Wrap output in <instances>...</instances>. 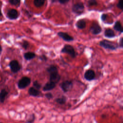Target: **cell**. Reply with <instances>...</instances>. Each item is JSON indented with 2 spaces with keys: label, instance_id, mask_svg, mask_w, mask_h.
Masks as SVG:
<instances>
[{
  "label": "cell",
  "instance_id": "1",
  "mask_svg": "<svg viewBox=\"0 0 123 123\" xmlns=\"http://www.w3.org/2000/svg\"><path fill=\"white\" fill-rule=\"evenodd\" d=\"M99 44L101 47L111 50H115L119 48V45L117 43L106 39H103L100 41Z\"/></svg>",
  "mask_w": 123,
  "mask_h": 123
},
{
  "label": "cell",
  "instance_id": "2",
  "mask_svg": "<svg viewBox=\"0 0 123 123\" xmlns=\"http://www.w3.org/2000/svg\"><path fill=\"white\" fill-rule=\"evenodd\" d=\"M61 53H67L72 58H74L76 57V52L74 47L70 45L66 44L61 49Z\"/></svg>",
  "mask_w": 123,
  "mask_h": 123
},
{
  "label": "cell",
  "instance_id": "3",
  "mask_svg": "<svg viewBox=\"0 0 123 123\" xmlns=\"http://www.w3.org/2000/svg\"><path fill=\"white\" fill-rule=\"evenodd\" d=\"M31 83V79L27 76H24L21 78L17 83V86L20 89H24L28 86Z\"/></svg>",
  "mask_w": 123,
  "mask_h": 123
},
{
  "label": "cell",
  "instance_id": "4",
  "mask_svg": "<svg viewBox=\"0 0 123 123\" xmlns=\"http://www.w3.org/2000/svg\"><path fill=\"white\" fill-rule=\"evenodd\" d=\"M84 5L81 2L76 3L72 6V11L77 14H82L84 12Z\"/></svg>",
  "mask_w": 123,
  "mask_h": 123
},
{
  "label": "cell",
  "instance_id": "5",
  "mask_svg": "<svg viewBox=\"0 0 123 123\" xmlns=\"http://www.w3.org/2000/svg\"><path fill=\"white\" fill-rule=\"evenodd\" d=\"M60 86L62 90L64 93H66L72 89L73 86V83L71 81L66 80L61 83Z\"/></svg>",
  "mask_w": 123,
  "mask_h": 123
},
{
  "label": "cell",
  "instance_id": "6",
  "mask_svg": "<svg viewBox=\"0 0 123 123\" xmlns=\"http://www.w3.org/2000/svg\"><path fill=\"white\" fill-rule=\"evenodd\" d=\"M102 31V28L99 24L96 22H94L90 28V31L94 35H97L101 33Z\"/></svg>",
  "mask_w": 123,
  "mask_h": 123
},
{
  "label": "cell",
  "instance_id": "7",
  "mask_svg": "<svg viewBox=\"0 0 123 123\" xmlns=\"http://www.w3.org/2000/svg\"><path fill=\"white\" fill-rule=\"evenodd\" d=\"M9 66L13 73H16L21 70V66L17 60H12L9 63Z\"/></svg>",
  "mask_w": 123,
  "mask_h": 123
},
{
  "label": "cell",
  "instance_id": "8",
  "mask_svg": "<svg viewBox=\"0 0 123 123\" xmlns=\"http://www.w3.org/2000/svg\"><path fill=\"white\" fill-rule=\"evenodd\" d=\"M7 17L10 20H15L19 17L18 11L14 9L9 10L7 12Z\"/></svg>",
  "mask_w": 123,
  "mask_h": 123
},
{
  "label": "cell",
  "instance_id": "9",
  "mask_svg": "<svg viewBox=\"0 0 123 123\" xmlns=\"http://www.w3.org/2000/svg\"><path fill=\"white\" fill-rule=\"evenodd\" d=\"M58 36L62 38L63 40L67 41V42H70L73 41L74 40V38L73 37L69 35L68 33L66 32H59L57 33Z\"/></svg>",
  "mask_w": 123,
  "mask_h": 123
},
{
  "label": "cell",
  "instance_id": "10",
  "mask_svg": "<svg viewBox=\"0 0 123 123\" xmlns=\"http://www.w3.org/2000/svg\"><path fill=\"white\" fill-rule=\"evenodd\" d=\"M84 78L86 80L88 81H90L94 80L95 78V72L92 70H87L85 73Z\"/></svg>",
  "mask_w": 123,
  "mask_h": 123
},
{
  "label": "cell",
  "instance_id": "11",
  "mask_svg": "<svg viewBox=\"0 0 123 123\" xmlns=\"http://www.w3.org/2000/svg\"><path fill=\"white\" fill-rule=\"evenodd\" d=\"M49 74V81L53 82L55 84L58 83L61 79V76L59 74L58 72L50 74Z\"/></svg>",
  "mask_w": 123,
  "mask_h": 123
},
{
  "label": "cell",
  "instance_id": "12",
  "mask_svg": "<svg viewBox=\"0 0 123 123\" xmlns=\"http://www.w3.org/2000/svg\"><path fill=\"white\" fill-rule=\"evenodd\" d=\"M56 84L49 81V82H47L43 86V90L44 91H48L51 90L56 87Z\"/></svg>",
  "mask_w": 123,
  "mask_h": 123
},
{
  "label": "cell",
  "instance_id": "13",
  "mask_svg": "<svg viewBox=\"0 0 123 123\" xmlns=\"http://www.w3.org/2000/svg\"><path fill=\"white\" fill-rule=\"evenodd\" d=\"M28 94L30 96L32 97H38L40 94V92L39 90L36 89L34 87H31L29 88L28 91Z\"/></svg>",
  "mask_w": 123,
  "mask_h": 123
},
{
  "label": "cell",
  "instance_id": "14",
  "mask_svg": "<svg viewBox=\"0 0 123 123\" xmlns=\"http://www.w3.org/2000/svg\"><path fill=\"white\" fill-rule=\"evenodd\" d=\"M104 35L107 38H113L116 36L114 31L110 28L106 29L104 31Z\"/></svg>",
  "mask_w": 123,
  "mask_h": 123
},
{
  "label": "cell",
  "instance_id": "15",
  "mask_svg": "<svg viewBox=\"0 0 123 123\" xmlns=\"http://www.w3.org/2000/svg\"><path fill=\"white\" fill-rule=\"evenodd\" d=\"M75 25L78 29H83L86 26V22L84 19H80L76 22Z\"/></svg>",
  "mask_w": 123,
  "mask_h": 123
},
{
  "label": "cell",
  "instance_id": "16",
  "mask_svg": "<svg viewBox=\"0 0 123 123\" xmlns=\"http://www.w3.org/2000/svg\"><path fill=\"white\" fill-rule=\"evenodd\" d=\"M36 55L35 53L33 52H30V51L25 52L24 54V58L27 61L32 60L34 59L36 57Z\"/></svg>",
  "mask_w": 123,
  "mask_h": 123
},
{
  "label": "cell",
  "instance_id": "17",
  "mask_svg": "<svg viewBox=\"0 0 123 123\" xmlns=\"http://www.w3.org/2000/svg\"><path fill=\"white\" fill-rule=\"evenodd\" d=\"M113 28L114 29L117 31L119 32L120 33H122L123 32V29L122 25L121 24V22L119 21H117L113 26Z\"/></svg>",
  "mask_w": 123,
  "mask_h": 123
},
{
  "label": "cell",
  "instance_id": "18",
  "mask_svg": "<svg viewBox=\"0 0 123 123\" xmlns=\"http://www.w3.org/2000/svg\"><path fill=\"white\" fill-rule=\"evenodd\" d=\"M8 94V92L5 89H2L0 92V102L1 103H3L5 99V98L7 96Z\"/></svg>",
  "mask_w": 123,
  "mask_h": 123
},
{
  "label": "cell",
  "instance_id": "19",
  "mask_svg": "<svg viewBox=\"0 0 123 123\" xmlns=\"http://www.w3.org/2000/svg\"><path fill=\"white\" fill-rule=\"evenodd\" d=\"M55 101L59 104H64L66 101V98L65 96H62V97L61 98H56L55 99Z\"/></svg>",
  "mask_w": 123,
  "mask_h": 123
},
{
  "label": "cell",
  "instance_id": "20",
  "mask_svg": "<svg viewBox=\"0 0 123 123\" xmlns=\"http://www.w3.org/2000/svg\"><path fill=\"white\" fill-rule=\"evenodd\" d=\"M45 0H34V4L37 7H42L45 3Z\"/></svg>",
  "mask_w": 123,
  "mask_h": 123
},
{
  "label": "cell",
  "instance_id": "21",
  "mask_svg": "<svg viewBox=\"0 0 123 123\" xmlns=\"http://www.w3.org/2000/svg\"><path fill=\"white\" fill-rule=\"evenodd\" d=\"M9 2L14 6H19L21 3V0H9Z\"/></svg>",
  "mask_w": 123,
  "mask_h": 123
},
{
  "label": "cell",
  "instance_id": "22",
  "mask_svg": "<svg viewBox=\"0 0 123 123\" xmlns=\"http://www.w3.org/2000/svg\"><path fill=\"white\" fill-rule=\"evenodd\" d=\"M29 43L26 40H24L22 43V47L25 49H27L29 47Z\"/></svg>",
  "mask_w": 123,
  "mask_h": 123
},
{
  "label": "cell",
  "instance_id": "23",
  "mask_svg": "<svg viewBox=\"0 0 123 123\" xmlns=\"http://www.w3.org/2000/svg\"><path fill=\"white\" fill-rule=\"evenodd\" d=\"M33 87H34L35 88H36L38 90H39L41 87V85L39 83V82L37 80H36L33 82Z\"/></svg>",
  "mask_w": 123,
  "mask_h": 123
},
{
  "label": "cell",
  "instance_id": "24",
  "mask_svg": "<svg viewBox=\"0 0 123 123\" xmlns=\"http://www.w3.org/2000/svg\"><path fill=\"white\" fill-rule=\"evenodd\" d=\"M35 120V115L34 114H32L30 115V117L28 119V120L26 121L27 123H32L34 122Z\"/></svg>",
  "mask_w": 123,
  "mask_h": 123
},
{
  "label": "cell",
  "instance_id": "25",
  "mask_svg": "<svg viewBox=\"0 0 123 123\" xmlns=\"http://www.w3.org/2000/svg\"><path fill=\"white\" fill-rule=\"evenodd\" d=\"M87 2L89 6L97 5L98 4V3L96 0H88Z\"/></svg>",
  "mask_w": 123,
  "mask_h": 123
},
{
  "label": "cell",
  "instance_id": "26",
  "mask_svg": "<svg viewBox=\"0 0 123 123\" xmlns=\"http://www.w3.org/2000/svg\"><path fill=\"white\" fill-rule=\"evenodd\" d=\"M123 0H119L118 3L117 4V7L121 10H123Z\"/></svg>",
  "mask_w": 123,
  "mask_h": 123
},
{
  "label": "cell",
  "instance_id": "27",
  "mask_svg": "<svg viewBox=\"0 0 123 123\" xmlns=\"http://www.w3.org/2000/svg\"><path fill=\"white\" fill-rule=\"evenodd\" d=\"M45 96L46 98H47L48 99H50L53 98V95L52 94V93H51L50 92L45 94Z\"/></svg>",
  "mask_w": 123,
  "mask_h": 123
},
{
  "label": "cell",
  "instance_id": "28",
  "mask_svg": "<svg viewBox=\"0 0 123 123\" xmlns=\"http://www.w3.org/2000/svg\"><path fill=\"white\" fill-rule=\"evenodd\" d=\"M119 47L121 48H123V37H121L119 40Z\"/></svg>",
  "mask_w": 123,
  "mask_h": 123
},
{
  "label": "cell",
  "instance_id": "29",
  "mask_svg": "<svg viewBox=\"0 0 123 123\" xmlns=\"http://www.w3.org/2000/svg\"><path fill=\"white\" fill-rule=\"evenodd\" d=\"M107 14H105V13H103L101 15V19L102 21H105L106 19H107Z\"/></svg>",
  "mask_w": 123,
  "mask_h": 123
},
{
  "label": "cell",
  "instance_id": "30",
  "mask_svg": "<svg viewBox=\"0 0 123 123\" xmlns=\"http://www.w3.org/2000/svg\"><path fill=\"white\" fill-rule=\"evenodd\" d=\"M39 59L42 61H45V62H46L47 61V57L44 55H42L41 56H40L39 57Z\"/></svg>",
  "mask_w": 123,
  "mask_h": 123
},
{
  "label": "cell",
  "instance_id": "31",
  "mask_svg": "<svg viewBox=\"0 0 123 123\" xmlns=\"http://www.w3.org/2000/svg\"><path fill=\"white\" fill-rule=\"evenodd\" d=\"M70 0H58L59 2L61 4H65L67 3Z\"/></svg>",
  "mask_w": 123,
  "mask_h": 123
},
{
  "label": "cell",
  "instance_id": "32",
  "mask_svg": "<svg viewBox=\"0 0 123 123\" xmlns=\"http://www.w3.org/2000/svg\"><path fill=\"white\" fill-rule=\"evenodd\" d=\"M1 51H2V48H1V46L0 45V54L1 53Z\"/></svg>",
  "mask_w": 123,
  "mask_h": 123
},
{
  "label": "cell",
  "instance_id": "33",
  "mask_svg": "<svg viewBox=\"0 0 123 123\" xmlns=\"http://www.w3.org/2000/svg\"><path fill=\"white\" fill-rule=\"evenodd\" d=\"M57 0H51V1L52 2H55Z\"/></svg>",
  "mask_w": 123,
  "mask_h": 123
},
{
  "label": "cell",
  "instance_id": "34",
  "mask_svg": "<svg viewBox=\"0 0 123 123\" xmlns=\"http://www.w3.org/2000/svg\"><path fill=\"white\" fill-rule=\"evenodd\" d=\"M2 15V14L1 12V11H0V16H1Z\"/></svg>",
  "mask_w": 123,
  "mask_h": 123
}]
</instances>
